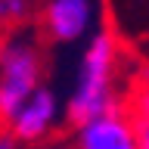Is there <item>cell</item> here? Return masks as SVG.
Here are the masks:
<instances>
[{
    "label": "cell",
    "instance_id": "obj_1",
    "mask_svg": "<svg viewBox=\"0 0 149 149\" xmlns=\"http://www.w3.org/2000/svg\"><path fill=\"white\" fill-rule=\"evenodd\" d=\"M118 59H121V44L112 34V28H96L84 44L78 74H74V84L62 109V118L72 127H81L87 121L124 106V100L118 96V87H115Z\"/></svg>",
    "mask_w": 149,
    "mask_h": 149
},
{
    "label": "cell",
    "instance_id": "obj_2",
    "mask_svg": "<svg viewBox=\"0 0 149 149\" xmlns=\"http://www.w3.org/2000/svg\"><path fill=\"white\" fill-rule=\"evenodd\" d=\"M44 84V50L34 37L13 34L0 44V124L22 109V102Z\"/></svg>",
    "mask_w": 149,
    "mask_h": 149
},
{
    "label": "cell",
    "instance_id": "obj_3",
    "mask_svg": "<svg viewBox=\"0 0 149 149\" xmlns=\"http://www.w3.org/2000/svg\"><path fill=\"white\" fill-rule=\"evenodd\" d=\"M59 121H62V102H59V93L53 87H47L40 84L25 102H22V109L9 118L6 130L16 137V143H44L56 127H59Z\"/></svg>",
    "mask_w": 149,
    "mask_h": 149
},
{
    "label": "cell",
    "instance_id": "obj_4",
    "mask_svg": "<svg viewBox=\"0 0 149 149\" xmlns=\"http://www.w3.org/2000/svg\"><path fill=\"white\" fill-rule=\"evenodd\" d=\"M96 3L93 0H44L40 31L50 44H78L93 34Z\"/></svg>",
    "mask_w": 149,
    "mask_h": 149
},
{
    "label": "cell",
    "instance_id": "obj_5",
    "mask_svg": "<svg viewBox=\"0 0 149 149\" xmlns=\"http://www.w3.org/2000/svg\"><path fill=\"white\" fill-rule=\"evenodd\" d=\"M74 149H137L134 115L124 106L74 127Z\"/></svg>",
    "mask_w": 149,
    "mask_h": 149
},
{
    "label": "cell",
    "instance_id": "obj_6",
    "mask_svg": "<svg viewBox=\"0 0 149 149\" xmlns=\"http://www.w3.org/2000/svg\"><path fill=\"white\" fill-rule=\"evenodd\" d=\"M124 109H127L134 118L149 121V81H137L134 84V90H130L127 100H124Z\"/></svg>",
    "mask_w": 149,
    "mask_h": 149
},
{
    "label": "cell",
    "instance_id": "obj_7",
    "mask_svg": "<svg viewBox=\"0 0 149 149\" xmlns=\"http://www.w3.org/2000/svg\"><path fill=\"white\" fill-rule=\"evenodd\" d=\"M3 9L9 16V25H19V22H28L31 19V0H3Z\"/></svg>",
    "mask_w": 149,
    "mask_h": 149
},
{
    "label": "cell",
    "instance_id": "obj_8",
    "mask_svg": "<svg viewBox=\"0 0 149 149\" xmlns=\"http://www.w3.org/2000/svg\"><path fill=\"white\" fill-rule=\"evenodd\" d=\"M134 130H137V149H149V121L134 118Z\"/></svg>",
    "mask_w": 149,
    "mask_h": 149
},
{
    "label": "cell",
    "instance_id": "obj_9",
    "mask_svg": "<svg viewBox=\"0 0 149 149\" xmlns=\"http://www.w3.org/2000/svg\"><path fill=\"white\" fill-rule=\"evenodd\" d=\"M0 149H22V146L16 143V137H13L6 127H0Z\"/></svg>",
    "mask_w": 149,
    "mask_h": 149
},
{
    "label": "cell",
    "instance_id": "obj_10",
    "mask_svg": "<svg viewBox=\"0 0 149 149\" xmlns=\"http://www.w3.org/2000/svg\"><path fill=\"white\" fill-rule=\"evenodd\" d=\"M9 37V16H6V9H3V3H0V44Z\"/></svg>",
    "mask_w": 149,
    "mask_h": 149
},
{
    "label": "cell",
    "instance_id": "obj_11",
    "mask_svg": "<svg viewBox=\"0 0 149 149\" xmlns=\"http://www.w3.org/2000/svg\"><path fill=\"white\" fill-rule=\"evenodd\" d=\"M34 149H56V146H34Z\"/></svg>",
    "mask_w": 149,
    "mask_h": 149
},
{
    "label": "cell",
    "instance_id": "obj_12",
    "mask_svg": "<svg viewBox=\"0 0 149 149\" xmlns=\"http://www.w3.org/2000/svg\"><path fill=\"white\" fill-rule=\"evenodd\" d=\"M0 3H3V0H0Z\"/></svg>",
    "mask_w": 149,
    "mask_h": 149
}]
</instances>
